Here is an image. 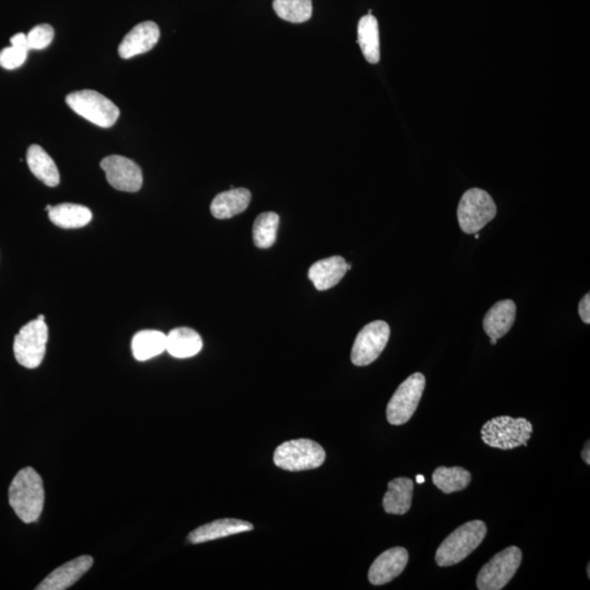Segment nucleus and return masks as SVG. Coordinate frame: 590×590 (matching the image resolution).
Listing matches in <instances>:
<instances>
[{
	"mask_svg": "<svg viewBox=\"0 0 590 590\" xmlns=\"http://www.w3.org/2000/svg\"><path fill=\"white\" fill-rule=\"evenodd\" d=\"M44 499L42 478L33 468H24L16 474L9 488V504L22 522L31 523L40 518Z\"/></svg>",
	"mask_w": 590,
	"mask_h": 590,
	"instance_id": "f257e3e1",
	"label": "nucleus"
},
{
	"mask_svg": "<svg viewBox=\"0 0 590 590\" xmlns=\"http://www.w3.org/2000/svg\"><path fill=\"white\" fill-rule=\"evenodd\" d=\"M487 533V525L482 521L464 523L440 543L435 554V562L440 567L461 564L481 544Z\"/></svg>",
	"mask_w": 590,
	"mask_h": 590,
	"instance_id": "f03ea898",
	"label": "nucleus"
},
{
	"mask_svg": "<svg viewBox=\"0 0 590 590\" xmlns=\"http://www.w3.org/2000/svg\"><path fill=\"white\" fill-rule=\"evenodd\" d=\"M533 431L525 418L498 417L483 424L481 439L490 448L509 450L527 446Z\"/></svg>",
	"mask_w": 590,
	"mask_h": 590,
	"instance_id": "7ed1b4c3",
	"label": "nucleus"
},
{
	"mask_svg": "<svg viewBox=\"0 0 590 590\" xmlns=\"http://www.w3.org/2000/svg\"><path fill=\"white\" fill-rule=\"evenodd\" d=\"M326 460L325 450L312 440H292L274 450V465L286 471L316 470Z\"/></svg>",
	"mask_w": 590,
	"mask_h": 590,
	"instance_id": "20e7f679",
	"label": "nucleus"
},
{
	"mask_svg": "<svg viewBox=\"0 0 590 590\" xmlns=\"http://www.w3.org/2000/svg\"><path fill=\"white\" fill-rule=\"evenodd\" d=\"M498 213L493 198L487 191L471 189L462 195L457 218L460 227L466 234H476L492 222Z\"/></svg>",
	"mask_w": 590,
	"mask_h": 590,
	"instance_id": "39448f33",
	"label": "nucleus"
},
{
	"mask_svg": "<svg viewBox=\"0 0 590 590\" xmlns=\"http://www.w3.org/2000/svg\"><path fill=\"white\" fill-rule=\"evenodd\" d=\"M66 103L81 118L102 129H109L119 118V109L107 97L93 90L71 92Z\"/></svg>",
	"mask_w": 590,
	"mask_h": 590,
	"instance_id": "423d86ee",
	"label": "nucleus"
},
{
	"mask_svg": "<svg viewBox=\"0 0 590 590\" xmlns=\"http://www.w3.org/2000/svg\"><path fill=\"white\" fill-rule=\"evenodd\" d=\"M48 328L42 319H33L16 335L14 352L16 360L26 368L41 366L46 357Z\"/></svg>",
	"mask_w": 590,
	"mask_h": 590,
	"instance_id": "0eeeda50",
	"label": "nucleus"
},
{
	"mask_svg": "<svg viewBox=\"0 0 590 590\" xmlns=\"http://www.w3.org/2000/svg\"><path fill=\"white\" fill-rule=\"evenodd\" d=\"M426 388V378L421 373L410 375L399 385L388 402L386 416L391 426H402L417 410Z\"/></svg>",
	"mask_w": 590,
	"mask_h": 590,
	"instance_id": "6e6552de",
	"label": "nucleus"
},
{
	"mask_svg": "<svg viewBox=\"0 0 590 590\" xmlns=\"http://www.w3.org/2000/svg\"><path fill=\"white\" fill-rule=\"evenodd\" d=\"M522 560V550L515 545L501 551L480 570L477 577L478 589H503L520 569Z\"/></svg>",
	"mask_w": 590,
	"mask_h": 590,
	"instance_id": "1a4fd4ad",
	"label": "nucleus"
},
{
	"mask_svg": "<svg viewBox=\"0 0 590 590\" xmlns=\"http://www.w3.org/2000/svg\"><path fill=\"white\" fill-rule=\"evenodd\" d=\"M390 328L388 323L375 321L357 334L351 351V361L357 367H367L377 361L388 346Z\"/></svg>",
	"mask_w": 590,
	"mask_h": 590,
	"instance_id": "9d476101",
	"label": "nucleus"
},
{
	"mask_svg": "<svg viewBox=\"0 0 590 590\" xmlns=\"http://www.w3.org/2000/svg\"><path fill=\"white\" fill-rule=\"evenodd\" d=\"M109 184L115 190L136 192L141 189L143 176L140 165L121 156H109L101 161Z\"/></svg>",
	"mask_w": 590,
	"mask_h": 590,
	"instance_id": "9b49d317",
	"label": "nucleus"
},
{
	"mask_svg": "<svg viewBox=\"0 0 590 590\" xmlns=\"http://www.w3.org/2000/svg\"><path fill=\"white\" fill-rule=\"evenodd\" d=\"M409 561V554L405 548L396 547L385 551L378 556L368 571V581L374 586H382L394 581Z\"/></svg>",
	"mask_w": 590,
	"mask_h": 590,
	"instance_id": "f8f14e48",
	"label": "nucleus"
},
{
	"mask_svg": "<svg viewBox=\"0 0 590 590\" xmlns=\"http://www.w3.org/2000/svg\"><path fill=\"white\" fill-rule=\"evenodd\" d=\"M159 38L160 29L156 22H141L119 44V57L124 59H129L137 57V55L151 51L157 46Z\"/></svg>",
	"mask_w": 590,
	"mask_h": 590,
	"instance_id": "ddd939ff",
	"label": "nucleus"
},
{
	"mask_svg": "<svg viewBox=\"0 0 590 590\" xmlns=\"http://www.w3.org/2000/svg\"><path fill=\"white\" fill-rule=\"evenodd\" d=\"M93 565V559L89 555H82L67 562L51 574L44 578V581L36 589L37 590H65L73 586L78 582Z\"/></svg>",
	"mask_w": 590,
	"mask_h": 590,
	"instance_id": "4468645a",
	"label": "nucleus"
},
{
	"mask_svg": "<svg viewBox=\"0 0 590 590\" xmlns=\"http://www.w3.org/2000/svg\"><path fill=\"white\" fill-rule=\"evenodd\" d=\"M348 272V264L344 257L333 256L313 264L308 270V278L318 291H326L337 285Z\"/></svg>",
	"mask_w": 590,
	"mask_h": 590,
	"instance_id": "2eb2a0df",
	"label": "nucleus"
},
{
	"mask_svg": "<svg viewBox=\"0 0 590 590\" xmlns=\"http://www.w3.org/2000/svg\"><path fill=\"white\" fill-rule=\"evenodd\" d=\"M254 526L251 523L233 520V518H225L206 523L200 528L195 529L189 534L190 543L192 544L212 542L220 538L233 536V534L253 531Z\"/></svg>",
	"mask_w": 590,
	"mask_h": 590,
	"instance_id": "dca6fc26",
	"label": "nucleus"
},
{
	"mask_svg": "<svg viewBox=\"0 0 590 590\" xmlns=\"http://www.w3.org/2000/svg\"><path fill=\"white\" fill-rule=\"evenodd\" d=\"M516 318L514 301L503 300L490 308L483 319V329L490 339L499 340L510 332Z\"/></svg>",
	"mask_w": 590,
	"mask_h": 590,
	"instance_id": "f3484780",
	"label": "nucleus"
},
{
	"mask_svg": "<svg viewBox=\"0 0 590 590\" xmlns=\"http://www.w3.org/2000/svg\"><path fill=\"white\" fill-rule=\"evenodd\" d=\"M252 201L251 191L246 189H231L214 197L211 212L214 218L230 219L245 212Z\"/></svg>",
	"mask_w": 590,
	"mask_h": 590,
	"instance_id": "a211bd4d",
	"label": "nucleus"
},
{
	"mask_svg": "<svg viewBox=\"0 0 590 590\" xmlns=\"http://www.w3.org/2000/svg\"><path fill=\"white\" fill-rule=\"evenodd\" d=\"M415 483L409 478H397L388 483V492L384 495L383 506L386 512L404 515L409 512Z\"/></svg>",
	"mask_w": 590,
	"mask_h": 590,
	"instance_id": "6ab92c4d",
	"label": "nucleus"
},
{
	"mask_svg": "<svg viewBox=\"0 0 590 590\" xmlns=\"http://www.w3.org/2000/svg\"><path fill=\"white\" fill-rule=\"evenodd\" d=\"M26 162L33 175L48 187H57L60 176L57 164L48 156V153L38 145H32L27 149Z\"/></svg>",
	"mask_w": 590,
	"mask_h": 590,
	"instance_id": "aec40b11",
	"label": "nucleus"
},
{
	"mask_svg": "<svg viewBox=\"0 0 590 590\" xmlns=\"http://www.w3.org/2000/svg\"><path fill=\"white\" fill-rule=\"evenodd\" d=\"M202 349V337L194 329L175 328L167 336V351L174 357H191L200 354Z\"/></svg>",
	"mask_w": 590,
	"mask_h": 590,
	"instance_id": "412c9836",
	"label": "nucleus"
},
{
	"mask_svg": "<svg viewBox=\"0 0 590 590\" xmlns=\"http://www.w3.org/2000/svg\"><path fill=\"white\" fill-rule=\"evenodd\" d=\"M51 222L62 229H80L92 220V212L86 206L77 203H60L48 212Z\"/></svg>",
	"mask_w": 590,
	"mask_h": 590,
	"instance_id": "4be33fe9",
	"label": "nucleus"
},
{
	"mask_svg": "<svg viewBox=\"0 0 590 590\" xmlns=\"http://www.w3.org/2000/svg\"><path fill=\"white\" fill-rule=\"evenodd\" d=\"M357 44L369 64L380 59L378 22L373 15L362 16L357 25Z\"/></svg>",
	"mask_w": 590,
	"mask_h": 590,
	"instance_id": "5701e85b",
	"label": "nucleus"
},
{
	"mask_svg": "<svg viewBox=\"0 0 590 590\" xmlns=\"http://www.w3.org/2000/svg\"><path fill=\"white\" fill-rule=\"evenodd\" d=\"M167 350V336L159 330H141L131 341L132 355L137 361H148Z\"/></svg>",
	"mask_w": 590,
	"mask_h": 590,
	"instance_id": "b1692460",
	"label": "nucleus"
},
{
	"mask_svg": "<svg viewBox=\"0 0 590 590\" xmlns=\"http://www.w3.org/2000/svg\"><path fill=\"white\" fill-rule=\"evenodd\" d=\"M435 487L445 494L460 492L471 482V473L462 467H439L432 476Z\"/></svg>",
	"mask_w": 590,
	"mask_h": 590,
	"instance_id": "393cba45",
	"label": "nucleus"
},
{
	"mask_svg": "<svg viewBox=\"0 0 590 590\" xmlns=\"http://www.w3.org/2000/svg\"><path fill=\"white\" fill-rule=\"evenodd\" d=\"M273 7L279 18L291 24H303L312 18V0H274Z\"/></svg>",
	"mask_w": 590,
	"mask_h": 590,
	"instance_id": "a878e982",
	"label": "nucleus"
},
{
	"mask_svg": "<svg viewBox=\"0 0 590 590\" xmlns=\"http://www.w3.org/2000/svg\"><path fill=\"white\" fill-rule=\"evenodd\" d=\"M280 218L274 212L259 214L254 223L253 240L259 248L272 247L277 240Z\"/></svg>",
	"mask_w": 590,
	"mask_h": 590,
	"instance_id": "bb28decb",
	"label": "nucleus"
},
{
	"mask_svg": "<svg viewBox=\"0 0 590 590\" xmlns=\"http://www.w3.org/2000/svg\"><path fill=\"white\" fill-rule=\"evenodd\" d=\"M30 49H44L52 43L54 29L49 25H40L33 27L26 36Z\"/></svg>",
	"mask_w": 590,
	"mask_h": 590,
	"instance_id": "cd10ccee",
	"label": "nucleus"
},
{
	"mask_svg": "<svg viewBox=\"0 0 590 590\" xmlns=\"http://www.w3.org/2000/svg\"><path fill=\"white\" fill-rule=\"evenodd\" d=\"M26 57L27 51H26V49H21L13 46L5 47L3 51L0 52V66L8 70L19 68L20 66L25 64Z\"/></svg>",
	"mask_w": 590,
	"mask_h": 590,
	"instance_id": "c85d7f7f",
	"label": "nucleus"
},
{
	"mask_svg": "<svg viewBox=\"0 0 590 590\" xmlns=\"http://www.w3.org/2000/svg\"><path fill=\"white\" fill-rule=\"evenodd\" d=\"M578 313L585 324H590V295H584L583 299L578 305Z\"/></svg>",
	"mask_w": 590,
	"mask_h": 590,
	"instance_id": "c756f323",
	"label": "nucleus"
},
{
	"mask_svg": "<svg viewBox=\"0 0 590 590\" xmlns=\"http://www.w3.org/2000/svg\"><path fill=\"white\" fill-rule=\"evenodd\" d=\"M11 46L18 47L21 49H26V51H30L29 43H27V37L24 33H18V35L14 36L10 38Z\"/></svg>",
	"mask_w": 590,
	"mask_h": 590,
	"instance_id": "7c9ffc66",
	"label": "nucleus"
},
{
	"mask_svg": "<svg viewBox=\"0 0 590 590\" xmlns=\"http://www.w3.org/2000/svg\"><path fill=\"white\" fill-rule=\"evenodd\" d=\"M582 459L584 461L586 462L587 465H590V443L589 440H587V443L585 446H584L583 451H582Z\"/></svg>",
	"mask_w": 590,
	"mask_h": 590,
	"instance_id": "2f4dec72",
	"label": "nucleus"
},
{
	"mask_svg": "<svg viewBox=\"0 0 590 590\" xmlns=\"http://www.w3.org/2000/svg\"><path fill=\"white\" fill-rule=\"evenodd\" d=\"M424 481H426V478H424V476H422V474H418L417 482L419 484H421V483H424Z\"/></svg>",
	"mask_w": 590,
	"mask_h": 590,
	"instance_id": "473e14b6",
	"label": "nucleus"
},
{
	"mask_svg": "<svg viewBox=\"0 0 590 590\" xmlns=\"http://www.w3.org/2000/svg\"><path fill=\"white\" fill-rule=\"evenodd\" d=\"M490 343H491V345H493V346H494V345H496V343H498V340H496V339H490Z\"/></svg>",
	"mask_w": 590,
	"mask_h": 590,
	"instance_id": "72a5a7b5",
	"label": "nucleus"
},
{
	"mask_svg": "<svg viewBox=\"0 0 590 590\" xmlns=\"http://www.w3.org/2000/svg\"><path fill=\"white\" fill-rule=\"evenodd\" d=\"M52 208H53V206L47 205V208H46V211L49 212V211H51Z\"/></svg>",
	"mask_w": 590,
	"mask_h": 590,
	"instance_id": "f704fd0d",
	"label": "nucleus"
},
{
	"mask_svg": "<svg viewBox=\"0 0 590 590\" xmlns=\"http://www.w3.org/2000/svg\"><path fill=\"white\" fill-rule=\"evenodd\" d=\"M37 318H38V319H42V321H44V318H46V316H37Z\"/></svg>",
	"mask_w": 590,
	"mask_h": 590,
	"instance_id": "c9c22d12",
	"label": "nucleus"
},
{
	"mask_svg": "<svg viewBox=\"0 0 590 590\" xmlns=\"http://www.w3.org/2000/svg\"><path fill=\"white\" fill-rule=\"evenodd\" d=\"M474 237H476V239L478 240L480 235L478 233H476V234H474Z\"/></svg>",
	"mask_w": 590,
	"mask_h": 590,
	"instance_id": "e433bc0d",
	"label": "nucleus"
}]
</instances>
